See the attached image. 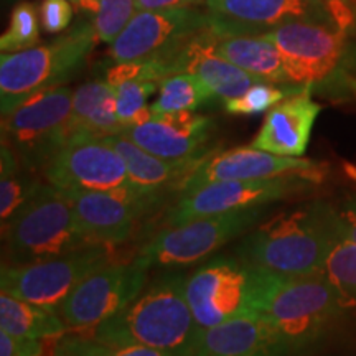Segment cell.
<instances>
[{"instance_id": "cell-27", "label": "cell", "mask_w": 356, "mask_h": 356, "mask_svg": "<svg viewBox=\"0 0 356 356\" xmlns=\"http://www.w3.org/2000/svg\"><path fill=\"white\" fill-rule=\"evenodd\" d=\"M320 274L335 289L345 310L356 307V243L345 233L341 222Z\"/></svg>"}, {"instance_id": "cell-21", "label": "cell", "mask_w": 356, "mask_h": 356, "mask_svg": "<svg viewBox=\"0 0 356 356\" xmlns=\"http://www.w3.org/2000/svg\"><path fill=\"white\" fill-rule=\"evenodd\" d=\"M177 73H191L222 99L239 97L262 79L221 56L211 43V29L197 35L175 58Z\"/></svg>"}, {"instance_id": "cell-29", "label": "cell", "mask_w": 356, "mask_h": 356, "mask_svg": "<svg viewBox=\"0 0 356 356\" xmlns=\"http://www.w3.org/2000/svg\"><path fill=\"white\" fill-rule=\"evenodd\" d=\"M159 84L152 81H124L114 86L118 118L124 127L144 124L154 118L152 108L147 104V99L157 91Z\"/></svg>"}, {"instance_id": "cell-17", "label": "cell", "mask_w": 356, "mask_h": 356, "mask_svg": "<svg viewBox=\"0 0 356 356\" xmlns=\"http://www.w3.org/2000/svg\"><path fill=\"white\" fill-rule=\"evenodd\" d=\"M210 118L195 111L154 114L150 121L124 127L121 132L142 149L165 160L203 159L210 152L207 144L211 137Z\"/></svg>"}, {"instance_id": "cell-2", "label": "cell", "mask_w": 356, "mask_h": 356, "mask_svg": "<svg viewBox=\"0 0 356 356\" xmlns=\"http://www.w3.org/2000/svg\"><path fill=\"white\" fill-rule=\"evenodd\" d=\"M186 277L167 274L126 309L102 322L92 337L109 343L142 345L172 356H197L202 330L185 293Z\"/></svg>"}, {"instance_id": "cell-35", "label": "cell", "mask_w": 356, "mask_h": 356, "mask_svg": "<svg viewBox=\"0 0 356 356\" xmlns=\"http://www.w3.org/2000/svg\"><path fill=\"white\" fill-rule=\"evenodd\" d=\"M42 341L35 338L15 337L0 330V356H40Z\"/></svg>"}, {"instance_id": "cell-18", "label": "cell", "mask_w": 356, "mask_h": 356, "mask_svg": "<svg viewBox=\"0 0 356 356\" xmlns=\"http://www.w3.org/2000/svg\"><path fill=\"white\" fill-rule=\"evenodd\" d=\"M68 197L79 228L97 244L113 248L131 238L136 222L155 202L109 191L61 190Z\"/></svg>"}, {"instance_id": "cell-11", "label": "cell", "mask_w": 356, "mask_h": 356, "mask_svg": "<svg viewBox=\"0 0 356 356\" xmlns=\"http://www.w3.org/2000/svg\"><path fill=\"white\" fill-rule=\"evenodd\" d=\"M266 215V207L221 215L200 216L180 225H167L150 239L140 254L159 266H188L204 259L238 238Z\"/></svg>"}, {"instance_id": "cell-26", "label": "cell", "mask_w": 356, "mask_h": 356, "mask_svg": "<svg viewBox=\"0 0 356 356\" xmlns=\"http://www.w3.org/2000/svg\"><path fill=\"white\" fill-rule=\"evenodd\" d=\"M43 181L35 172L20 163L10 147L2 144L0 150V220L2 226L25 207L37 193Z\"/></svg>"}, {"instance_id": "cell-10", "label": "cell", "mask_w": 356, "mask_h": 356, "mask_svg": "<svg viewBox=\"0 0 356 356\" xmlns=\"http://www.w3.org/2000/svg\"><path fill=\"white\" fill-rule=\"evenodd\" d=\"M106 264H109V246L104 244L32 264H3L0 289L17 299L60 314L63 302L78 284Z\"/></svg>"}, {"instance_id": "cell-22", "label": "cell", "mask_w": 356, "mask_h": 356, "mask_svg": "<svg viewBox=\"0 0 356 356\" xmlns=\"http://www.w3.org/2000/svg\"><path fill=\"white\" fill-rule=\"evenodd\" d=\"M102 139L113 145L122 157L132 185L144 195L155 198H160V191L168 186H175L178 181L184 184L185 178L207 157L204 155L203 159L165 160L147 152L122 134H114Z\"/></svg>"}, {"instance_id": "cell-36", "label": "cell", "mask_w": 356, "mask_h": 356, "mask_svg": "<svg viewBox=\"0 0 356 356\" xmlns=\"http://www.w3.org/2000/svg\"><path fill=\"white\" fill-rule=\"evenodd\" d=\"M322 2L325 3V8H327L332 22L335 24V29L341 30V32H348V29L355 24V13L351 3L356 0H322Z\"/></svg>"}, {"instance_id": "cell-13", "label": "cell", "mask_w": 356, "mask_h": 356, "mask_svg": "<svg viewBox=\"0 0 356 356\" xmlns=\"http://www.w3.org/2000/svg\"><path fill=\"white\" fill-rule=\"evenodd\" d=\"M207 29H210L208 13L191 6L140 10L111 43L109 56L114 63L150 58L175 60L178 53Z\"/></svg>"}, {"instance_id": "cell-7", "label": "cell", "mask_w": 356, "mask_h": 356, "mask_svg": "<svg viewBox=\"0 0 356 356\" xmlns=\"http://www.w3.org/2000/svg\"><path fill=\"white\" fill-rule=\"evenodd\" d=\"M73 134V91L58 86L37 92L2 115V144L24 167L44 172Z\"/></svg>"}, {"instance_id": "cell-32", "label": "cell", "mask_w": 356, "mask_h": 356, "mask_svg": "<svg viewBox=\"0 0 356 356\" xmlns=\"http://www.w3.org/2000/svg\"><path fill=\"white\" fill-rule=\"evenodd\" d=\"M136 0H99V8L95 13V25L97 40L113 43L131 24L136 15Z\"/></svg>"}, {"instance_id": "cell-16", "label": "cell", "mask_w": 356, "mask_h": 356, "mask_svg": "<svg viewBox=\"0 0 356 356\" xmlns=\"http://www.w3.org/2000/svg\"><path fill=\"white\" fill-rule=\"evenodd\" d=\"M218 35H261L291 22L327 24L322 0H203Z\"/></svg>"}, {"instance_id": "cell-14", "label": "cell", "mask_w": 356, "mask_h": 356, "mask_svg": "<svg viewBox=\"0 0 356 356\" xmlns=\"http://www.w3.org/2000/svg\"><path fill=\"white\" fill-rule=\"evenodd\" d=\"M314 184L315 181L302 175L213 181L190 191H181L175 207L168 211L167 225H180L200 216L267 207L304 193Z\"/></svg>"}, {"instance_id": "cell-9", "label": "cell", "mask_w": 356, "mask_h": 356, "mask_svg": "<svg viewBox=\"0 0 356 356\" xmlns=\"http://www.w3.org/2000/svg\"><path fill=\"white\" fill-rule=\"evenodd\" d=\"M48 184L60 190L109 191L126 197L152 200L132 185L126 163L118 150L102 137L74 131L44 168Z\"/></svg>"}, {"instance_id": "cell-19", "label": "cell", "mask_w": 356, "mask_h": 356, "mask_svg": "<svg viewBox=\"0 0 356 356\" xmlns=\"http://www.w3.org/2000/svg\"><path fill=\"white\" fill-rule=\"evenodd\" d=\"M320 111L322 106L312 99L310 89L286 97L266 114L251 147L275 155L302 157Z\"/></svg>"}, {"instance_id": "cell-40", "label": "cell", "mask_w": 356, "mask_h": 356, "mask_svg": "<svg viewBox=\"0 0 356 356\" xmlns=\"http://www.w3.org/2000/svg\"><path fill=\"white\" fill-rule=\"evenodd\" d=\"M53 356H76L73 353V351H71L68 346H66L63 341H60V343L56 345V350H55V355Z\"/></svg>"}, {"instance_id": "cell-20", "label": "cell", "mask_w": 356, "mask_h": 356, "mask_svg": "<svg viewBox=\"0 0 356 356\" xmlns=\"http://www.w3.org/2000/svg\"><path fill=\"white\" fill-rule=\"evenodd\" d=\"M197 356H291L269 320L249 314L204 330Z\"/></svg>"}, {"instance_id": "cell-25", "label": "cell", "mask_w": 356, "mask_h": 356, "mask_svg": "<svg viewBox=\"0 0 356 356\" xmlns=\"http://www.w3.org/2000/svg\"><path fill=\"white\" fill-rule=\"evenodd\" d=\"M0 330L15 337L43 340V338L61 337L68 330V327L58 312L2 292L0 293Z\"/></svg>"}, {"instance_id": "cell-15", "label": "cell", "mask_w": 356, "mask_h": 356, "mask_svg": "<svg viewBox=\"0 0 356 356\" xmlns=\"http://www.w3.org/2000/svg\"><path fill=\"white\" fill-rule=\"evenodd\" d=\"M287 175H302L318 184L325 178V165L300 157L275 155L254 147H238L208 154L180 186L181 191H190L221 180H259Z\"/></svg>"}, {"instance_id": "cell-38", "label": "cell", "mask_w": 356, "mask_h": 356, "mask_svg": "<svg viewBox=\"0 0 356 356\" xmlns=\"http://www.w3.org/2000/svg\"><path fill=\"white\" fill-rule=\"evenodd\" d=\"M203 2V0H136L137 12L140 10H165V8L190 7L191 3Z\"/></svg>"}, {"instance_id": "cell-39", "label": "cell", "mask_w": 356, "mask_h": 356, "mask_svg": "<svg viewBox=\"0 0 356 356\" xmlns=\"http://www.w3.org/2000/svg\"><path fill=\"white\" fill-rule=\"evenodd\" d=\"M70 2L84 8V10L89 13H96L97 8H99V0H70Z\"/></svg>"}, {"instance_id": "cell-34", "label": "cell", "mask_w": 356, "mask_h": 356, "mask_svg": "<svg viewBox=\"0 0 356 356\" xmlns=\"http://www.w3.org/2000/svg\"><path fill=\"white\" fill-rule=\"evenodd\" d=\"M40 20L44 32H65L73 20V6L70 0H43L40 6Z\"/></svg>"}, {"instance_id": "cell-41", "label": "cell", "mask_w": 356, "mask_h": 356, "mask_svg": "<svg viewBox=\"0 0 356 356\" xmlns=\"http://www.w3.org/2000/svg\"><path fill=\"white\" fill-rule=\"evenodd\" d=\"M345 172L350 178L356 180V165H351V163H345Z\"/></svg>"}, {"instance_id": "cell-6", "label": "cell", "mask_w": 356, "mask_h": 356, "mask_svg": "<svg viewBox=\"0 0 356 356\" xmlns=\"http://www.w3.org/2000/svg\"><path fill=\"white\" fill-rule=\"evenodd\" d=\"M97 40L95 25L79 24L55 42L0 56V109L10 114L37 92L58 88L76 71Z\"/></svg>"}, {"instance_id": "cell-37", "label": "cell", "mask_w": 356, "mask_h": 356, "mask_svg": "<svg viewBox=\"0 0 356 356\" xmlns=\"http://www.w3.org/2000/svg\"><path fill=\"white\" fill-rule=\"evenodd\" d=\"M337 213L340 218L341 228L356 243V198H350L345 203H341Z\"/></svg>"}, {"instance_id": "cell-30", "label": "cell", "mask_w": 356, "mask_h": 356, "mask_svg": "<svg viewBox=\"0 0 356 356\" xmlns=\"http://www.w3.org/2000/svg\"><path fill=\"white\" fill-rule=\"evenodd\" d=\"M38 15L32 2H20L13 7L8 30L0 37L2 53H17L37 47L40 42Z\"/></svg>"}, {"instance_id": "cell-24", "label": "cell", "mask_w": 356, "mask_h": 356, "mask_svg": "<svg viewBox=\"0 0 356 356\" xmlns=\"http://www.w3.org/2000/svg\"><path fill=\"white\" fill-rule=\"evenodd\" d=\"M83 131L96 137L121 134L115 88L108 81H89L73 92V132Z\"/></svg>"}, {"instance_id": "cell-4", "label": "cell", "mask_w": 356, "mask_h": 356, "mask_svg": "<svg viewBox=\"0 0 356 356\" xmlns=\"http://www.w3.org/2000/svg\"><path fill=\"white\" fill-rule=\"evenodd\" d=\"M343 310L322 274L282 277L266 273L257 314L269 320L291 355L317 340Z\"/></svg>"}, {"instance_id": "cell-23", "label": "cell", "mask_w": 356, "mask_h": 356, "mask_svg": "<svg viewBox=\"0 0 356 356\" xmlns=\"http://www.w3.org/2000/svg\"><path fill=\"white\" fill-rule=\"evenodd\" d=\"M211 43L221 56L252 76L266 83L291 84L282 53L262 35H218L211 30Z\"/></svg>"}, {"instance_id": "cell-1", "label": "cell", "mask_w": 356, "mask_h": 356, "mask_svg": "<svg viewBox=\"0 0 356 356\" xmlns=\"http://www.w3.org/2000/svg\"><path fill=\"white\" fill-rule=\"evenodd\" d=\"M338 229L340 218L335 208L309 203L261 222L234 254L264 273L307 277L322 273Z\"/></svg>"}, {"instance_id": "cell-5", "label": "cell", "mask_w": 356, "mask_h": 356, "mask_svg": "<svg viewBox=\"0 0 356 356\" xmlns=\"http://www.w3.org/2000/svg\"><path fill=\"white\" fill-rule=\"evenodd\" d=\"M261 35L282 53L291 84L356 97V76L346 66V32L315 22H291Z\"/></svg>"}, {"instance_id": "cell-3", "label": "cell", "mask_w": 356, "mask_h": 356, "mask_svg": "<svg viewBox=\"0 0 356 356\" xmlns=\"http://www.w3.org/2000/svg\"><path fill=\"white\" fill-rule=\"evenodd\" d=\"M7 266H25L97 246L79 228L66 195L42 184L33 198L2 226Z\"/></svg>"}, {"instance_id": "cell-33", "label": "cell", "mask_w": 356, "mask_h": 356, "mask_svg": "<svg viewBox=\"0 0 356 356\" xmlns=\"http://www.w3.org/2000/svg\"><path fill=\"white\" fill-rule=\"evenodd\" d=\"M61 341L76 356H172L149 346L109 343L95 337H68Z\"/></svg>"}, {"instance_id": "cell-28", "label": "cell", "mask_w": 356, "mask_h": 356, "mask_svg": "<svg viewBox=\"0 0 356 356\" xmlns=\"http://www.w3.org/2000/svg\"><path fill=\"white\" fill-rule=\"evenodd\" d=\"M215 92L202 79L191 73H175L163 78L159 84V97L150 108L154 114L197 111L211 101Z\"/></svg>"}, {"instance_id": "cell-8", "label": "cell", "mask_w": 356, "mask_h": 356, "mask_svg": "<svg viewBox=\"0 0 356 356\" xmlns=\"http://www.w3.org/2000/svg\"><path fill=\"white\" fill-rule=\"evenodd\" d=\"M266 273L238 256H220L186 277L185 293L200 330L257 314Z\"/></svg>"}, {"instance_id": "cell-31", "label": "cell", "mask_w": 356, "mask_h": 356, "mask_svg": "<svg viewBox=\"0 0 356 356\" xmlns=\"http://www.w3.org/2000/svg\"><path fill=\"white\" fill-rule=\"evenodd\" d=\"M304 89L307 88L296 86V84H286L284 88H277L273 83L261 81L244 92L243 96L225 99V109L226 113L238 115L259 114L274 108L277 102L284 101L286 97L304 91Z\"/></svg>"}, {"instance_id": "cell-12", "label": "cell", "mask_w": 356, "mask_h": 356, "mask_svg": "<svg viewBox=\"0 0 356 356\" xmlns=\"http://www.w3.org/2000/svg\"><path fill=\"white\" fill-rule=\"evenodd\" d=\"M150 261L144 256L124 264H106L89 274L63 302L60 315L71 330H95L140 296Z\"/></svg>"}]
</instances>
